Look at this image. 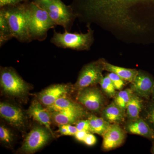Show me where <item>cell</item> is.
Here are the masks:
<instances>
[{
    "instance_id": "6da1fadb",
    "label": "cell",
    "mask_w": 154,
    "mask_h": 154,
    "mask_svg": "<svg viewBox=\"0 0 154 154\" xmlns=\"http://www.w3.org/2000/svg\"><path fill=\"white\" fill-rule=\"evenodd\" d=\"M70 5L87 25L105 23L136 33L143 30L140 10L154 5V0H73Z\"/></svg>"
},
{
    "instance_id": "7a4b0ae2",
    "label": "cell",
    "mask_w": 154,
    "mask_h": 154,
    "mask_svg": "<svg viewBox=\"0 0 154 154\" xmlns=\"http://www.w3.org/2000/svg\"><path fill=\"white\" fill-rule=\"evenodd\" d=\"M29 2L1 8L5 12L14 38L22 43L32 41L29 33L30 14Z\"/></svg>"
},
{
    "instance_id": "3957f363",
    "label": "cell",
    "mask_w": 154,
    "mask_h": 154,
    "mask_svg": "<svg viewBox=\"0 0 154 154\" xmlns=\"http://www.w3.org/2000/svg\"><path fill=\"white\" fill-rule=\"evenodd\" d=\"M87 33H70L65 30L61 33L54 30L50 42L57 47L68 48L76 51H88L91 48L94 41V31L90 25H87Z\"/></svg>"
},
{
    "instance_id": "277c9868",
    "label": "cell",
    "mask_w": 154,
    "mask_h": 154,
    "mask_svg": "<svg viewBox=\"0 0 154 154\" xmlns=\"http://www.w3.org/2000/svg\"><path fill=\"white\" fill-rule=\"evenodd\" d=\"M30 11L29 33L32 41H43L47 37L48 32L56 25L44 9L33 1L28 2Z\"/></svg>"
},
{
    "instance_id": "5b68a950",
    "label": "cell",
    "mask_w": 154,
    "mask_h": 154,
    "mask_svg": "<svg viewBox=\"0 0 154 154\" xmlns=\"http://www.w3.org/2000/svg\"><path fill=\"white\" fill-rule=\"evenodd\" d=\"M48 14L57 25L69 31L77 18L70 5H66L61 0H32Z\"/></svg>"
},
{
    "instance_id": "8992f818",
    "label": "cell",
    "mask_w": 154,
    "mask_h": 154,
    "mask_svg": "<svg viewBox=\"0 0 154 154\" xmlns=\"http://www.w3.org/2000/svg\"><path fill=\"white\" fill-rule=\"evenodd\" d=\"M0 85L5 94L13 97H22L29 90L28 84L11 67H1Z\"/></svg>"
},
{
    "instance_id": "52a82bcc",
    "label": "cell",
    "mask_w": 154,
    "mask_h": 154,
    "mask_svg": "<svg viewBox=\"0 0 154 154\" xmlns=\"http://www.w3.org/2000/svg\"><path fill=\"white\" fill-rule=\"evenodd\" d=\"M105 60L99 59L85 65L81 69L73 89L78 91L99 84L104 76Z\"/></svg>"
},
{
    "instance_id": "ba28073f",
    "label": "cell",
    "mask_w": 154,
    "mask_h": 154,
    "mask_svg": "<svg viewBox=\"0 0 154 154\" xmlns=\"http://www.w3.org/2000/svg\"><path fill=\"white\" fill-rule=\"evenodd\" d=\"M105 95L99 88L91 86L78 91L77 99L87 110L93 113H99L106 105Z\"/></svg>"
},
{
    "instance_id": "9c48e42d",
    "label": "cell",
    "mask_w": 154,
    "mask_h": 154,
    "mask_svg": "<svg viewBox=\"0 0 154 154\" xmlns=\"http://www.w3.org/2000/svg\"><path fill=\"white\" fill-rule=\"evenodd\" d=\"M53 136L45 126H35L27 134L20 150L25 153H34L45 146Z\"/></svg>"
},
{
    "instance_id": "30bf717a",
    "label": "cell",
    "mask_w": 154,
    "mask_h": 154,
    "mask_svg": "<svg viewBox=\"0 0 154 154\" xmlns=\"http://www.w3.org/2000/svg\"><path fill=\"white\" fill-rule=\"evenodd\" d=\"M126 131L119 124L110 125L108 129L102 136V148L106 151L111 150L120 146L126 139Z\"/></svg>"
},
{
    "instance_id": "8fae6325",
    "label": "cell",
    "mask_w": 154,
    "mask_h": 154,
    "mask_svg": "<svg viewBox=\"0 0 154 154\" xmlns=\"http://www.w3.org/2000/svg\"><path fill=\"white\" fill-rule=\"evenodd\" d=\"M69 84H57L52 85L40 92L38 98L42 104L50 107L63 96L68 95L73 87Z\"/></svg>"
},
{
    "instance_id": "7c38bea8",
    "label": "cell",
    "mask_w": 154,
    "mask_h": 154,
    "mask_svg": "<svg viewBox=\"0 0 154 154\" xmlns=\"http://www.w3.org/2000/svg\"><path fill=\"white\" fill-rule=\"evenodd\" d=\"M0 115L9 124L18 128L25 126L26 117L21 108L6 102L0 103Z\"/></svg>"
},
{
    "instance_id": "4fadbf2b",
    "label": "cell",
    "mask_w": 154,
    "mask_h": 154,
    "mask_svg": "<svg viewBox=\"0 0 154 154\" xmlns=\"http://www.w3.org/2000/svg\"><path fill=\"white\" fill-rule=\"evenodd\" d=\"M154 87V80L148 74L138 71L135 79L131 85V89L136 95L149 100Z\"/></svg>"
},
{
    "instance_id": "5bb4252c",
    "label": "cell",
    "mask_w": 154,
    "mask_h": 154,
    "mask_svg": "<svg viewBox=\"0 0 154 154\" xmlns=\"http://www.w3.org/2000/svg\"><path fill=\"white\" fill-rule=\"evenodd\" d=\"M28 113L33 119L47 128L54 136L53 132L51 128L52 122L51 112L48 107L44 108L40 102L34 100L28 108Z\"/></svg>"
},
{
    "instance_id": "9a60e30c",
    "label": "cell",
    "mask_w": 154,
    "mask_h": 154,
    "mask_svg": "<svg viewBox=\"0 0 154 154\" xmlns=\"http://www.w3.org/2000/svg\"><path fill=\"white\" fill-rule=\"evenodd\" d=\"M125 130L127 133L141 136L150 140H154V131L145 120L140 117L134 120H128Z\"/></svg>"
},
{
    "instance_id": "2e32d148",
    "label": "cell",
    "mask_w": 154,
    "mask_h": 154,
    "mask_svg": "<svg viewBox=\"0 0 154 154\" xmlns=\"http://www.w3.org/2000/svg\"><path fill=\"white\" fill-rule=\"evenodd\" d=\"M52 121L55 124H75L77 122L87 116L89 113L85 111H51Z\"/></svg>"
},
{
    "instance_id": "e0dca14e",
    "label": "cell",
    "mask_w": 154,
    "mask_h": 154,
    "mask_svg": "<svg viewBox=\"0 0 154 154\" xmlns=\"http://www.w3.org/2000/svg\"><path fill=\"white\" fill-rule=\"evenodd\" d=\"M101 117L111 124H120L125 121L126 117L125 112L112 102L105 106L101 111Z\"/></svg>"
},
{
    "instance_id": "ac0fdd59",
    "label": "cell",
    "mask_w": 154,
    "mask_h": 154,
    "mask_svg": "<svg viewBox=\"0 0 154 154\" xmlns=\"http://www.w3.org/2000/svg\"><path fill=\"white\" fill-rule=\"evenodd\" d=\"M50 111H85V109L79 102H75L68 95L57 99L51 106L47 107Z\"/></svg>"
},
{
    "instance_id": "d6986e66",
    "label": "cell",
    "mask_w": 154,
    "mask_h": 154,
    "mask_svg": "<svg viewBox=\"0 0 154 154\" xmlns=\"http://www.w3.org/2000/svg\"><path fill=\"white\" fill-rule=\"evenodd\" d=\"M105 70L116 74L125 82L132 83L138 72L136 69H128L113 65L105 60L104 63Z\"/></svg>"
},
{
    "instance_id": "ffe728a7",
    "label": "cell",
    "mask_w": 154,
    "mask_h": 154,
    "mask_svg": "<svg viewBox=\"0 0 154 154\" xmlns=\"http://www.w3.org/2000/svg\"><path fill=\"white\" fill-rule=\"evenodd\" d=\"M144 105L142 98L134 93L128 104L125 111L128 120H134L140 118Z\"/></svg>"
},
{
    "instance_id": "44dd1931",
    "label": "cell",
    "mask_w": 154,
    "mask_h": 154,
    "mask_svg": "<svg viewBox=\"0 0 154 154\" xmlns=\"http://www.w3.org/2000/svg\"><path fill=\"white\" fill-rule=\"evenodd\" d=\"M87 117L90 122L91 133L102 136L111 124L102 117H98L94 114H89Z\"/></svg>"
},
{
    "instance_id": "7402d4cb",
    "label": "cell",
    "mask_w": 154,
    "mask_h": 154,
    "mask_svg": "<svg viewBox=\"0 0 154 154\" xmlns=\"http://www.w3.org/2000/svg\"><path fill=\"white\" fill-rule=\"evenodd\" d=\"M14 38L11 28L2 8L0 10V46L2 47L8 41Z\"/></svg>"
},
{
    "instance_id": "603a6c76",
    "label": "cell",
    "mask_w": 154,
    "mask_h": 154,
    "mask_svg": "<svg viewBox=\"0 0 154 154\" xmlns=\"http://www.w3.org/2000/svg\"><path fill=\"white\" fill-rule=\"evenodd\" d=\"M133 94V92L131 88L122 90L116 93L113 98V102L125 112L127 106Z\"/></svg>"
},
{
    "instance_id": "cb8c5ba5",
    "label": "cell",
    "mask_w": 154,
    "mask_h": 154,
    "mask_svg": "<svg viewBox=\"0 0 154 154\" xmlns=\"http://www.w3.org/2000/svg\"><path fill=\"white\" fill-rule=\"evenodd\" d=\"M140 117L145 120L154 131V103L148 102L144 105Z\"/></svg>"
},
{
    "instance_id": "d4e9b609",
    "label": "cell",
    "mask_w": 154,
    "mask_h": 154,
    "mask_svg": "<svg viewBox=\"0 0 154 154\" xmlns=\"http://www.w3.org/2000/svg\"><path fill=\"white\" fill-rule=\"evenodd\" d=\"M99 84L101 86L102 92L107 97L110 98H113L115 97L117 93L116 89L107 75L105 76H103Z\"/></svg>"
},
{
    "instance_id": "484cf974",
    "label": "cell",
    "mask_w": 154,
    "mask_h": 154,
    "mask_svg": "<svg viewBox=\"0 0 154 154\" xmlns=\"http://www.w3.org/2000/svg\"><path fill=\"white\" fill-rule=\"evenodd\" d=\"M107 75L111 80L116 90L120 91L123 89L125 86V81L114 73L109 72Z\"/></svg>"
},
{
    "instance_id": "4316f807",
    "label": "cell",
    "mask_w": 154,
    "mask_h": 154,
    "mask_svg": "<svg viewBox=\"0 0 154 154\" xmlns=\"http://www.w3.org/2000/svg\"><path fill=\"white\" fill-rule=\"evenodd\" d=\"M0 140L7 144H10L13 140V134L11 131L3 125L0 126Z\"/></svg>"
},
{
    "instance_id": "83f0119b",
    "label": "cell",
    "mask_w": 154,
    "mask_h": 154,
    "mask_svg": "<svg viewBox=\"0 0 154 154\" xmlns=\"http://www.w3.org/2000/svg\"><path fill=\"white\" fill-rule=\"evenodd\" d=\"M75 126L79 131H83L87 133H91V126L89 120L87 119H81L75 123Z\"/></svg>"
},
{
    "instance_id": "f1b7e54d",
    "label": "cell",
    "mask_w": 154,
    "mask_h": 154,
    "mask_svg": "<svg viewBox=\"0 0 154 154\" xmlns=\"http://www.w3.org/2000/svg\"><path fill=\"white\" fill-rule=\"evenodd\" d=\"M29 1L30 0H0V8L17 5Z\"/></svg>"
},
{
    "instance_id": "f546056e",
    "label": "cell",
    "mask_w": 154,
    "mask_h": 154,
    "mask_svg": "<svg viewBox=\"0 0 154 154\" xmlns=\"http://www.w3.org/2000/svg\"><path fill=\"white\" fill-rule=\"evenodd\" d=\"M96 141L97 140L96 136L94 135L93 133H88L83 142L88 146H93L96 143Z\"/></svg>"
},
{
    "instance_id": "4dcf8cb0",
    "label": "cell",
    "mask_w": 154,
    "mask_h": 154,
    "mask_svg": "<svg viewBox=\"0 0 154 154\" xmlns=\"http://www.w3.org/2000/svg\"><path fill=\"white\" fill-rule=\"evenodd\" d=\"M88 133L83 131H78L75 134L74 136L77 140L83 142Z\"/></svg>"
},
{
    "instance_id": "1f68e13d",
    "label": "cell",
    "mask_w": 154,
    "mask_h": 154,
    "mask_svg": "<svg viewBox=\"0 0 154 154\" xmlns=\"http://www.w3.org/2000/svg\"><path fill=\"white\" fill-rule=\"evenodd\" d=\"M59 131L61 134L63 135L69 136L66 125H59Z\"/></svg>"
},
{
    "instance_id": "d6a6232c",
    "label": "cell",
    "mask_w": 154,
    "mask_h": 154,
    "mask_svg": "<svg viewBox=\"0 0 154 154\" xmlns=\"http://www.w3.org/2000/svg\"><path fill=\"white\" fill-rule=\"evenodd\" d=\"M66 125L67 126L68 129L69 136H74L75 134L78 131L76 127L73 126L72 125V124Z\"/></svg>"
},
{
    "instance_id": "836d02e7",
    "label": "cell",
    "mask_w": 154,
    "mask_h": 154,
    "mask_svg": "<svg viewBox=\"0 0 154 154\" xmlns=\"http://www.w3.org/2000/svg\"><path fill=\"white\" fill-rule=\"evenodd\" d=\"M151 101L152 102H154V87L153 89L152 92L151 96Z\"/></svg>"
},
{
    "instance_id": "e575fe53",
    "label": "cell",
    "mask_w": 154,
    "mask_h": 154,
    "mask_svg": "<svg viewBox=\"0 0 154 154\" xmlns=\"http://www.w3.org/2000/svg\"><path fill=\"white\" fill-rule=\"evenodd\" d=\"M151 152L152 153L154 154V143L153 144L152 146Z\"/></svg>"
}]
</instances>
